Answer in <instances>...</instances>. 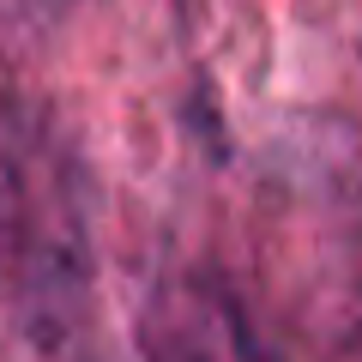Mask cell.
<instances>
[{"label":"cell","mask_w":362,"mask_h":362,"mask_svg":"<svg viewBox=\"0 0 362 362\" xmlns=\"http://www.w3.org/2000/svg\"><path fill=\"white\" fill-rule=\"evenodd\" d=\"M151 362H211L199 344H187V338H169V344H157L151 350Z\"/></svg>","instance_id":"1"}]
</instances>
